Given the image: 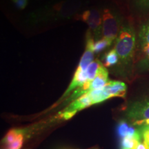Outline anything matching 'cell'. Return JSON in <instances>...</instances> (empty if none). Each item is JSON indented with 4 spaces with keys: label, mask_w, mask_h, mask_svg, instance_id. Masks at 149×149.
Listing matches in <instances>:
<instances>
[{
    "label": "cell",
    "mask_w": 149,
    "mask_h": 149,
    "mask_svg": "<svg viewBox=\"0 0 149 149\" xmlns=\"http://www.w3.org/2000/svg\"><path fill=\"white\" fill-rule=\"evenodd\" d=\"M136 46L134 29L130 24L122 26L115 44V51L119 57V63L124 74L132 70Z\"/></svg>",
    "instance_id": "1"
},
{
    "label": "cell",
    "mask_w": 149,
    "mask_h": 149,
    "mask_svg": "<svg viewBox=\"0 0 149 149\" xmlns=\"http://www.w3.org/2000/svg\"><path fill=\"white\" fill-rule=\"evenodd\" d=\"M128 122L139 128L149 122V95L130 104L126 111Z\"/></svg>",
    "instance_id": "2"
},
{
    "label": "cell",
    "mask_w": 149,
    "mask_h": 149,
    "mask_svg": "<svg viewBox=\"0 0 149 149\" xmlns=\"http://www.w3.org/2000/svg\"><path fill=\"white\" fill-rule=\"evenodd\" d=\"M122 20L120 16L109 8L102 11V35L104 38L113 43L116 40L121 29Z\"/></svg>",
    "instance_id": "3"
},
{
    "label": "cell",
    "mask_w": 149,
    "mask_h": 149,
    "mask_svg": "<svg viewBox=\"0 0 149 149\" xmlns=\"http://www.w3.org/2000/svg\"><path fill=\"white\" fill-rule=\"evenodd\" d=\"M79 19L88 26V32L91 36L98 38L102 33V12L98 9L86 10L80 15Z\"/></svg>",
    "instance_id": "4"
},
{
    "label": "cell",
    "mask_w": 149,
    "mask_h": 149,
    "mask_svg": "<svg viewBox=\"0 0 149 149\" xmlns=\"http://www.w3.org/2000/svg\"><path fill=\"white\" fill-rule=\"evenodd\" d=\"M81 5V0H65L54 5L50 15L58 19L69 17L79 10Z\"/></svg>",
    "instance_id": "5"
},
{
    "label": "cell",
    "mask_w": 149,
    "mask_h": 149,
    "mask_svg": "<svg viewBox=\"0 0 149 149\" xmlns=\"http://www.w3.org/2000/svg\"><path fill=\"white\" fill-rule=\"evenodd\" d=\"M109 72L107 68L102 65L95 77L91 81L88 92L103 88L109 83Z\"/></svg>",
    "instance_id": "6"
},
{
    "label": "cell",
    "mask_w": 149,
    "mask_h": 149,
    "mask_svg": "<svg viewBox=\"0 0 149 149\" xmlns=\"http://www.w3.org/2000/svg\"><path fill=\"white\" fill-rule=\"evenodd\" d=\"M120 139V149H136L142 139L141 133L135 135H128L121 137Z\"/></svg>",
    "instance_id": "7"
},
{
    "label": "cell",
    "mask_w": 149,
    "mask_h": 149,
    "mask_svg": "<svg viewBox=\"0 0 149 149\" xmlns=\"http://www.w3.org/2000/svg\"><path fill=\"white\" fill-rule=\"evenodd\" d=\"M138 40L141 48L149 44V19L141 26L138 33Z\"/></svg>",
    "instance_id": "8"
},
{
    "label": "cell",
    "mask_w": 149,
    "mask_h": 149,
    "mask_svg": "<svg viewBox=\"0 0 149 149\" xmlns=\"http://www.w3.org/2000/svg\"><path fill=\"white\" fill-rule=\"evenodd\" d=\"M91 48L94 53H100V52L104 51L105 48L109 47L112 44L111 42L107 40L105 38H102L100 40H97V41L94 40V38L91 37Z\"/></svg>",
    "instance_id": "9"
},
{
    "label": "cell",
    "mask_w": 149,
    "mask_h": 149,
    "mask_svg": "<svg viewBox=\"0 0 149 149\" xmlns=\"http://www.w3.org/2000/svg\"><path fill=\"white\" fill-rule=\"evenodd\" d=\"M141 50L143 52V57L140 59L138 67L139 69L143 71V70H149V44L145 46L141 47Z\"/></svg>",
    "instance_id": "10"
},
{
    "label": "cell",
    "mask_w": 149,
    "mask_h": 149,
    "mask_svg": "<svg viewBox=\"0 0 149 149\" xmlns=\"http://www.w3.org/2000/svg\"><path fill=\"white\" fill-rule=\"evenodd\" d=\"M118 63L119 57L115 49L111 50L106 54L105 57H104V64H105L106 66H113L118 64Z\"/></svg>",
    "instance_id": "11"
},
{
    "label": "cell",
    "mask_w": 149,
    "mask_h": 149,
    "mask_svg": "<svg viewBox=\"0 0 149 149\" xmlns=\"http://www.w3.org/2000/svg\"><path fill=\"white\" fill-rule=\"evenodd\" d=\"M24 141V132L22 131L21 133L17 136V137L15 140L9 144L7 146H6L8 149H20L22 146Z\"/></svg>",
    "instance_id": "12"
},
{
    "label": "cell",
    "mask_w": 149,
    "mask_h": 149,
    "mask_svg": "<svg viewBox=\"0 0 149 149\" xmlns=\"http://www.w3.org/2000/svg\"><path fill=\"white\" fill-rule=\"evenodd\" d=\"M135 4L141 10H149V0H135Z\"/></svg>",
    "instance_id": "13"
},
{
    "label": "cell",
    "mask_w": 149,
    "mask_h": 149,
    "mask_svg": "<svg viewBox=\"0 0 149 149\" xmlns=\"http://www.w3.org/2000/svg\"><path fill=\"white\" fill-rule=\"evenodd\" d=\"M15 6L19 10H23L26 7L29 0H11Z\"/></svg>",
    "instance_id": "14"
},
{
    "label": "cell",
    "mask_w": 149,
    "mask_h": 149,
    "mask_svg": "<svg viewBox=\"0 0 149 149\" xmlns=\"http://www.w3.org/2000/svg\"><path fill=\"white\" fill-rule=\"evenodd\" d=\"M136 149H149V145L147 144L144 141H141L138 144Z\"/></svg>",
    "instance_id": "15"
}]
</instances>
